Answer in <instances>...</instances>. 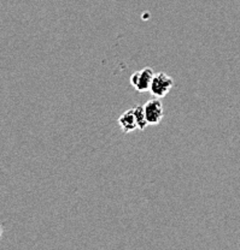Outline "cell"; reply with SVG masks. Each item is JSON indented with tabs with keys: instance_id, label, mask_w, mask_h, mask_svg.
<instances>
[{
	"instance_id": "6da1fadb",
	"label": "cell",
	"mask_w": 240,
	"mask_h": 250,
	"mask_svg": "<svg viewBox=\"0 0 240 250\" xmlns=\"http://www.w3.org/2000/svg\"><path fill=\"white\" fill-rule=\"evenodd\" d=\"M174 85V80L164 72H158L153 76L150 92L156 98H164Z\"/></svg>"
},
{
	"instance_id": "8992f818",
	"label": "cell",
	"mask_w": 240,
	"mask_h": 250,
	"mask_svg": "<svg viewBox=\"0 0 240 250\" xmlns=\"http://www.w3.org/2000/svg\"><path fill=\"white\" fill-rule=\"evenodd\" d=\"M1 236H2V225L0 224V238H1Z\"/></svg>"
},
{
	"instance_id": "5b68a950",
	"label": "cell",
	"mask_w": 240,
	"mask_h": 250,
	"mask_svg": "<svg viewBox=\"0 0 240 250\" xmlns=\"http://www.w3.org/2000/svg\"><path fill=\"white\" fill-rule=\"evenodd\" d=\"M133 112H134V117H135V121H137L138 124V129L139 130H145L147 127L148 122L146 119L145 116V109L144 106H140L137 105L133 107Z\"/></svg>"
},
{
	"instance_id": "277c9868",
	"label": "cell",
	"mask_w": 240,
	"mask_h": 250,
	"mask_svg": "<svg viewBox=\"0 0 240 250\" xmlns=\"http://www.w3.org/2000/svg\"><path fill=\"white\" fill-rule=\"evenodd\" d=\"M119 125L124 134H129V132L134 131V130L138 129V124H137V121H135L133 107L127 109L126 112H123V113L120 116Z\"/></svg>"
},
{
	"instance_id": "3957f363",
	"label": "cell",
	"mask_w": 240,
	"mask_h": 250,
	"mask_svg": "<svg viewBox=\"0 0 240 250\" xmlns=\"http://www.w3.org/2000/svg\"><path fill=\"white\" fill-rule=\"evenodd\" d=\"M145 116L148 125H158L164 117L163 104L158 98H153L148 100L144 105Z\"/></svg>"
},
{
	"instance_id": "7a4b0ae2",
	"label": "cell",
	"mask_w": 240,
	"mask_h": 250,
	"mask_svg": "<svg viewBox=\"0 0 240 250\" xmlns=\"http://www.w3.org/2000/svg\"><path fill=\"white\" fill-rule=\"evenodd\" d=\"M153 76H155V72L151 67H144L130 76V83L138 92H146V90H150Z\"/></svg>"
}]
</instances>
